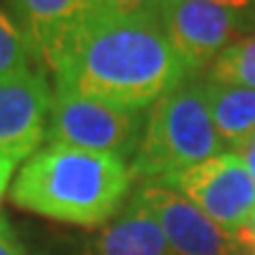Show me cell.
<instances>
[{"mask_svg": "<svg viewBox=\"0 0 255 255\" xmlns=\"http://www.w3.org/2000/svg\"><path fill=\"white\" fill-rule=\"evenodd\" d=\"M241 255H255V246H246V244H244V251H241Z\"/></svg>", "mask_w": 255, "mask_h": 255, "instance_id": "cell-19", "label": "cell"}, {"mask_svg": "<svg viewBox=\"0 0 255 255\" xmlns=\"http://www.w3.org/2000/svg\"><path fill=\"white\" fill-rule=\"evenodd\" d=\"M239 156L244 158V163H246V168H248V173L253 175V180H255V135L248 139L246 144L239 149Z\"/></svg>", "mask_w": 255, "mask_h": 255, "instance_id": "cell-18", "label": "cell"}, {"mask_svg": "<svg viewBox=\"0 0 255 255\" xmlns=\"http://www.w3.org/2000/svg\"><path fill=\"white\" fill-rule=\"evenodd\" d=\"M225 149L227 144L210 119L201 78L191 76L149 107L144 135L130 161V175L142 182H158L225 154Z\"/></svg>", "mask_w": 255, "mask_h": 255, "instance_id": "cell-3", "label": "cell"}, {"mask_svg": "<svg viewBox=\"0 0 255 255\" xmlns=\"http://www.w3.org/2000/svg\"><path fill=\"white\" fill-rule=\"evenodd\" d=\"M0 255H26L7 218H0Z\"/></svg>", "mask_w": 255, "mask_h": 255, "instance_id": "cell-15", "label": "cell"}, {"mask_svg": "<svg viewBox=\"0 0 255 255\" xmlns=\"http://www.w3.org/2000/svg\"><path fill=\"white\" fill-rule=\"evenodd\" d=\"M146 126V109H119L109 104L55 90L47 144H66L116 156L130 165Z\"/></svg>", "mask_w": 255, "mask_h": 255, "instance_id": "cell-4", "label": "cell"}, {"mask_svg": "<svg viewBox=\"0 0 255 255\" xmlns=\"http://www.w3.org/2000/svg\"><path fill=\"white\" fill-rule=\"evenodd\" d=\"M102 7L123 17H156L158 0H100Z\"/></svg>", "mask_w": 255, "mask_h": 255, "instance_id": "cell-14", "label": "cell"}, {"mask_svg": "<svg viewBox=\"0 0 255 255\" xmlns=\"http://www.w3.org/2000/svg\"><path fill=\"white\" fill-rule=\"evenodd\" d=\"M55 90L119 107L149 109L194 73L156 17L102 12L57 62Z\"/></svg>", "mask_w": 255, "mask_h": 255, "instance_id": "cell-1", "label": "cell"}, {"mask_svg": "<svg viewBox=\"0 0 255 255\" xmlns=\"http://www.w3.org/2000/svg\"><path fill=\"white\" fill-rule=\"evenodd\" d=\"M208 78L225 85L255 90V31L237 38L210 62Z\"/></svg>", "mask_w": 255, "mask_h": 255, "instance_id": "cell-12", "label": "cell"}, {"mask_svg": "<svg viewBox=\"0 0 255 255\" xmlns=\"http://www.w3.org/2000/svg\"><path fill=\"white\" fill-rule=\"evenodd\" d=\"M156 19L191 73L210 66L225 47L255 28L213 0H158Z\"/></svg>", "mask_w": 255, "mask_h": 255, "instance_id": "cell-6", "label": "cell"}, {"mask_svg": "<svg viewBox=\"0 0 255 255\" xmlns=\"http://www.w3.org/2000/svg\"><path fill=\"white\" fill-rule=\"evenodd\" d=\"M33 57L36 55L21 28L17 26V21L7 9L0 7V78L28 71Z\"/></svg>", "mask_w": 255, "mask_h": 255, "instance_id": "cell-13", "label": "cell"}, {"mask_svg": "<svg viewBox=\"0 0 255 255\" xmlns=\"http://www.w3.org/2000/svg\"><path fill=\"white\" fill-rule=\"evenodd\" d=\"M14 161H5L0 158V206H2V196L9 187V180H12V173H14Z\"/></svg>", "mask_w": 255, "mask_h": 255, "instance_id": "cell-17", "label": "cell"}, {"mask_svg": "<svg viewBox=\"0 0 255 255\" xmlns=\"http://www.w3.org/2000/svg\"><path fill=\"white\" fill-rule=\"evenodd\" d=\"M158 182L187 196L232 237H239L255 215V180L234 151L213 156Z\"/></svg>", "mask_w": 255, "mask_h": 255, "instance_id": "cell-5", "label": "cell"}, {"mask_svg": "<svg viewBox=\"0 0 255 255\" xmlns=\"http://www.w3.org/2000/svg\"><path fill=\"white\" fill-rule=\"evenodd\" d=\"M55 92L40 71L0 78V158L21 161L36 154L47 135Z\"/></svg>", "mask_w": 255, "mask_h": 255, "instance_id": "cell-8", "label": "cell"}, {"mask_svg": "<svg viewBox=\"0 0 255 255\" xmlns=\"http://www.w3.org/2000/svg\"><path fill=\"white\" fill-rule=\"evenodd\" d=\"M130 165L116 156L45 144L28 156L12 184L14 206L43 218L97 227L109 222L130 191Z\"/></svg>", "mask_w": 255, "mask_h": 255, "instance_id": "cell-2", "label": "cell"}, {"mask_svg": "<svg viewBox=\"0 0 255 255\" xmlns=\"http://www.w3.org/2000/svg\"><path fill=\"white\" fill-rule=\"evenodd\" d=\"M253 19H255V0H253Z\"/></svg>", "mask_w": 255, "mask_h": 255, "instance_id": "cell-20", "label": "cell"}, {"mask_svg": "<svg viewBox=\"0 0 255 255\" xmlns=\"http://www.w3.org/2000/svg\"><path fill=\"white\" fill-rule=\"evenodd\" d=\"M132 199L144 206L175 255H241L244 244L220 229L187 196L161 182H142Z\"/></svg>", "mask_w": 255, "mask_h": 255, "instance_id": "cell-7", "label": "cell"}, {"mask_svg": "<svg viewBox=\"0 0 255 255\" xmlns=\"http://www.w3.org/2000/svg\"><path fill=\"white\" fill-rule=\"evenodd\" d=\"M33 55L55 71L66 47L107 9L100 0H5Z\"/></svg>", "mask_w": 255, "mask_h": 255, "instance_id": "cell-9", "label": "cell"}, {"mask_svg": "<svg viewBox=\"0 0 255 255\" xmlns=\"http://www.w3.org/2000/svg\"><path fill=\"white\" fill-rule=\"evenodd\" d=\"M210 119L227 149L239 151L255 135V90L201 78Z\"/></svg>", "mask_w": 255, "mask_h": 255, "instance_id": "cell-11", "label": "cell"}, {"mask_svg": "<svg viewBox=\"0 0 255 255\" xmlns=\"http://www.w3.org/2000/svg\"><path fill=\"white\" fill-rule=\"evenodd\" d=\"M213 2H218V5H222V7L232 9L234 14L244 17L246 21H251V24L255 26V19H253V0H213Z\"/></svg>", "mask_w": 255, "mask_h": 255, "instance_id": "cell-16", "label": "cell"}, {"mask_svg": "<svg viewBox=\"0 0 255 255\" xmlns=\"http://www.w3.org/2000/svg\"><path fill=\"white\" fill-rule=\"evenodd\" d=\"M85 255H175L154 215L132 196L85 244Z\"/></svg>", "mask_w": 255, "mask_h": 255, "instance_id": "cell-10", "label": "cell"}]
</instances>
